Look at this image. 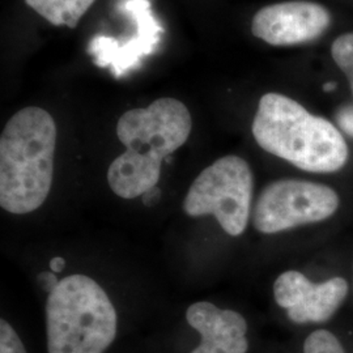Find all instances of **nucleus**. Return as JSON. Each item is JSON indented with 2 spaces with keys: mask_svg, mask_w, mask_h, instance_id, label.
<instances>
[{
  "mask_svg": "<svg viewBox=\"0 0 353 353\" xmlns=\"http://www.w3.org/2000/svg\"><path fill=\"white\" fill-rule=\"evenodd\" d=\"M191 128L189 109L170 97L123 114L117 125V135L127 150L108 170V182L114 194L135 199L156 188L165 157L188 141Z\"/></svg>",
  "mask_w": 353,
  "mask_h": 353,
  "instance_id": "obj_1",
  "label": "nucleus"
},
{
  "mask_svg": "<svg viewBox=\"0 0 353 353\" xmlns=\"http://www.w3.org/2000/svg\"><path fill=\"white\" fill-rule=\"evenodd\" d=\"M57 125L29 106L11 117L0 137V205L14 214L38 210L50 194Z\"/></svg>",
  "mask_w": 353,
  "mask_h": 353,
  "instance_id": "obj_2",
  "label": "nucleus"
},
{
  "mask_svg": "<svg viewBox=\"0 0 353 353\" xmlns=\"http://www.w3.org/2000/svg\"><path fill=\"white\" fill-rule=\"evenodd\" d=\"M259 147L310 173H334L348 160V145L327 119L280 93H267L252 121Z\"/></svg>",
  "mask_w": 353,
  "mask_h": 353,
  "instance_id": "obj_3",
  "label": "nucleus"
},
{
  "mask_svg": "<svg viewBox=\"0 0 353 353\" xmlns=\"http://www.w3.org/2000/svg\"><path fill=\"white\" fill-rule=\"evenodd\" d=\"M117 327L109 296L87 275L62 279L48 297L49 353H103L115 339Z\"/></svg>",
  "mask_w": 353,
  "mask_h": 353,
  "instance_id": "obj_4",
  "label": "nucleus"
},
{
  "mask_svg": "<svg viewBox=\"0 0 353 353\" xmlns=\"http://www.w3.org/2000/svg\"><path fill=\"white\" fill-rule=\"evenodd\" d=\"M254 176L239 156H224L195 178L183 201V211L192 217L212 214L229 236H241L252 208Z\"/></svg>",
  "mask_w": 353,
  "mask_h": 353,
  "instance_id": "obj_5",
  "label": "nucleus"
},
{
  "mask_svg": "<svg viewBox=\"0 0 353 353\" xmlns=\"http://www.w3.org/2000/svg\"><path fill=\"white\" fill-rule=\"evenodd\" d=\"M339 208V196L326 185L301 179H279L265 186L252 211L254 228L275 234L323 221Z\"/></svg>",
  "mask_w": 353,
  "mask_h": 353,
  "instance_id": "obj_6",
  "label": "nucleus"
},
{
  "mask_svg": "<svg viewBox=\"0 0 353 353\" xmlns=\"http://www.w3.org/2000/svg\"><path fill=\"white\" fill-rule=\"evenodd\" d=\"M331 24L327 10L314 1L292 0L263 7L252 19V34L272 46H293L321 37Z\"/></svg>",
  "mask_w": 353,
  "mask_h": 353,
  "instance_id": "obj_7",
  "label": "nucleus"
},
{
  "mask_svg": "<svg viewBox=\"0 0 353 353\" xmlns=\"http://www.w3.org/2000/svg\"><path fill=\"white\" fill-rule=\"evenodd\" d=\"M348 294L343 278L313 283L299 271L283 272L274 284V297L294 323H323L336 313Z\"/></svg>",
  "mask_w": 353,
  "mask_h": 353,
  "instance_id": "obj_8",
  "label": "nucleus"
},
{
  "mask_svg": "<svg viewBox=\"0 0 353 353\" xmlns=\"http://www.w3.org/2000/svg\"><path fill=\"white\" fill-rule=\"evenodd\" d=\"M121 10L132 19L138 33L127 38L126 42L97 36L90 41L88 49L89 54L94 57V63L109 67L115 77L139 67L141 59L154 51L164 32L153 16L150 0H123Z\"/></svg>",
  "mask_w": 353,
  "mask_h": 353,
  "instance_id": "obj_9",
  "label": "nucleus"
},
{
  "mask_svg": "<svg viewBox=\"0 0 353 353\" xmlns=\"http://www.w3.org/2000/svg\"><path fill=\"white\" fill-rule=\"evenodd\" d=\"M186 319L190 326L201 334L202 339L191 353L248 352V323L240 313L201 301L190 306Z\"/></svg>",
  "mask_w": 353,
  "mask_h": 353,
  "instance_id": "obj_10",
  "label": "nucleus"
},
{
  "mask_svg": "<svg viewBox=\"0 0 353 353\" xmlns=\"http://www.w3.org/2000/svg\"><path fill=\"white\" fill-rule=\"evenodd\" d=\"M96 0H26V4L55 26L76 28Z\"/></svg>",
  "mask_w": 353,
  "mask_h": 353,
  "instance_id": "obj_11",
  "label": "nucleus"
},
{
  "mask_svg": "<svg viewBox=\"0 0 353 353\" xmlns=\"http://www.w3.org/2000/svg\"><path fill=\"white\" fill-rule=\"evenodd\" d=\"M331 54L335 63L348 77L353 93V32L336 38L332 43Z\"/></svg>",
  "mask_w": 353,
  "mask_h": 353,
  "instance_id": "obj_12",
  "label": "nucleus"
},
{
  "mask_svg": "<svg viewBox=\"0 0 353 353\" xmlns=\"http://www.w3.org/2000/svg\"><path fill=\"white\" fill-rule=\"evenodd\" d=\"M303 353H345V351L332 332L316 330L306 338Z\"/></svg>",
  "mask_w": 353,
  "mask_h": 353,
  "instance_id": "obj_13",
  "label": "nucleus"
},
{
  "mask_svg": "<svg viewBox=\"0 0 353 353\" xmlns=\"http://www.w3.org/2000/svg\"><path fill=\"white\" fill-rule=\"evenodd\" d=\"M0 353H26L23 341L6 319L0 321Z\"/></svg>",
  "mask_w": 353,
  "mask_h": 353,
  "instance_id": "obj_14",
  "label": "nucleus"
},
{
  "mask_svg": "<svg viewBox=\"0 0 353 353\" xmlns=\"http://www.w3.org/2000/svg\"><path fill=\"white\" fill-rule=\"evenodd\" d=\"M336 123L341 131L353 138V105H345L336 112Z\"/></svg>",
  "mask_w": 353,
  "mask_h": 353,
  "instance_id": "obj_15",
  "label": "nucleus"
},
{
  "mask_svg": "<svg viewBox=\"0 0 353 353\" xmlns=\"http://www.w3.org/2000/svg\"><path fill=\"white\" fill-rule=\"evenodd\" d=\"M37 281L42 287V290L50 294L51 292L57 288L61 280H58L54 272H41L37 276Z\"/></svg>",
  "mask_w": 353,
  "mask_h": 353,
  "instance_id": "obj_16",
  "label": "nucleus"
},
{
  "mask_svg": "<svg viewBox=\"0 0 353 353\" xmlns=\"http://www.w3.org/2000/svg\"><path fill=\"white\" fill-rule=\"evenodd\" d=\"M141 199H143V203H144L145 207L152 208V207H154L157 203L160 202V199H161V190L159 189L157 186L153 188V189L148 190L147 192H144L141 195Z\"/></svg>",
  "mask_w": 353,
  "mask_h": 353,
  "instance_id": "obj_17",
  "label": "nucleus"
},
{
  "mask_svg": "<svg viewBox=\"0 0 353 353\" xmlns=\"http://www.w3.org/2000/svg\"><path fill=\"white\" fill-rule=\"evenodd\" d=\"M49 265H50L51 271L54 274H59V272L63 271L64 267H65V261L62 256H55V258L51 259Z\"/></svg>",
  "mask_w": 353,
  "mask_h": 353,
  "instance_id": "obj_18",
  "label": "nucleus"
},
{
  "mask_svg": "<svg viewBox=\"0 0 353 353\" xmlns=\"http://www.w3.org/2000/svg\"><path fill=\"white\" fill-rule=\"evenodd\" d=\"M335 89H336V83H334V81H328V83L323 84V90L325 92H332Z\"/></svg>",
  "mask_w": 353,
  "mask_h": 353,
  "instance_id": "obj_19",
  "label": "nucleus"
}]
</instances>
